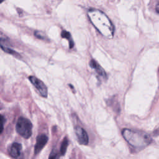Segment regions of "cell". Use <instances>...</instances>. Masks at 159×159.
Returning a JSON list of instances; mask_svg holds the SVG:
<instances>
[{"label":"cell","mask_w":159,"mask_h":159,"mask_svg":"<svg viewBox=\"0 0 159 159\" xmlns=\"http://www.w3.org/2000/svg\"><path fill=\"white\" fill-rule=\"evenodd\" d=\"M21 149L22 145L19 143L14 142L10 147L9 149V152L10 155L13 158H17L20 154Z\"/></svg>","instance_id":"obj_8"},{"label":"cell","mask_w":159,"mask_h":159,"mask_svg":"<svg viewBox=\"0 0 159 159\" xmlns=\"http://www.w3.org/2000/svg\"><path fill=\"white\" fill-rule=\"evenodd\" d=\"M88 17L94 27L104 37L111 39L114 35V27L109 17L101 11L90 9L88 12Z\"/></svg>","instance_id":"obj_1"},{"label":"cell","mask_w":159,"mask_h":159,"mask_svg":"<svg viewBox=\"0 0 159 159\" xmlns=\"http://www.w3.org/2000/svg\"><path fill=\"white\" fill-rule=\"evenodd\" d=\"M29 80L30 81V83L34 86V87L38 90L40 94L42 97H44V98L47 97V94H48L47 88L42 81H41L40 79L34 76H29Z\"/></svg>","instance_id":"obj_4"},{"label":"cell","mask_w":159,"mask_h":159,"mask_svg":"<svg viewBox=\"0 0 159 159\" xmlns=\"http://www.w3.org/2000/svg\"><path fill=\"white\" fill-rule=\"evenodd\" d=\"M122 134L127 143L135 149H142L152 142L151 137L146 133L128 129H124Z\"/></svg>","instance_id":"obj_2"},{"label":"cell","mask_w":159,"mask_h":159,"mask_svg":"<svg viewBox=\"0 0 159 159\" xmlns=\"http://www.w3.org/2000/svg\"><path fill=\"white\" fill-rule=\"evenodd\" d=\"M75 132L77 137L78 142L80 145H88L89 142L88 135L83 128L80 126H76L75 128Z\"/></svg>","instance_id":"obj_5"},{"label":"cell","mask_w":159,"mask_h":159,"mask_svg":"<svg viewBox=\"0 0 159 159\" xmlns=\"http://www.w3.org/2000/svg\"><path fill=\"white\" fill-rule=\"evenodd\" d=\"M3 41L4 40H0V47H1V48L2 49V50H4L5 52L6 53H10V54H12L13 55H16L17 57L18 56V53L15 52L14 50H13L12 49L10 48L9 47H8L7 46L5 45L3 43Z\"/></svg>","instance_id":"obj_9"},{"label":"cell","mask_w":159,"mask_h":159,"mask_svg":"<svg viewBox=\"0 0 159 159\" xmlns=\"http://www.w3.org/2000/svg\"><path fill=\"white\" fill-rule=\"evenodd\" d=\"M5 119L2 116H0V134L2 133L4 129V123Z\"/></svg>","instance_id":"obj_13"},{"label":"cell","mask_w":159,"mask_h":159,"mask_svg":"<svg viewBox=\"0 0 159 159\" xmlns=\"http://www.w3.org/2000/svg\"><path fill=\"white\" fill-rule=\"evenodd\" d=\"M68 145V140L66 137H65L60 146V155H64L65 154Z\"/></svg>","instance_id":"obj_10"},{"label":"cell","mask_w":159,"mask_h":159,"mask_svg":"<svg viewBox=\"0 0 159 159\" xmlns=\"http://www.w3.org/2000/svg\"><path fill=\"white\" fill-rule=\"evenodd\" d=\"M5 1V0H0V4H1V2H2L3 1Z\"/></svg>","instance_id":"obj_17"},{"label":"cell","mask_w":159,"mask_h":159,"mask_svg":"<svg viewBox=\"0 0 159 159\" xmlns=\"http://www.w3.org/2000/svg\"><path fill=\"white\" fill-rule=\"evenodd\" d=\"M35 37H37L38 39H42V40H47V37H46L45 34L40 31H35Z\"/></svg>","instance_id":"obj_12"},{"label":"cell","mask_w":159,"mask_h":159,"mask_svg":"<svg viewBox=\"0 0 159 159\" xmlns=\"http://www.w3.org/2000/svg\"><path fill=\"white\" fill-rule=\"evenodd\" d=\"M155 11L157 12V13L159 14V1L157 2V3L155 6Z\"/></svg>","instance_id":"obj_16"},{"label":"cell","mask_w":159,"mask_h":159,"mask_svg":"<svg viewBox=\"0 0 159 159\" xmlns=\"http://www.w3.org/2000/svg\"><path fill=\"white\" fill-rule=\"evenodd\" d=\"M48 141V137L44 134L39 135L36 139V143L34 147V153L35 155H37L42 148L45 147Z\"/></svg>","instance_id":"obj_6"},{"label":"cell","mask_w":159,"mask_h":159,"mask_svg":"<svg viewBox=\"0 0 159 159\" xmlns=\"http://www.w3.org/2000/svg\"><path fill=\"white\" fill-rule=\"evenodd\" d=\"M32 124L31 122L23 117L18 119L16 125L17 132L24 139H29L32 135Z\"/></svg>","instance_id":"obj_3"},{"label":"cell","mask_w":159,"mask_h":159,"mask_svg":"<svg viewBox=\"0 0 159 159\" xmlns=\"http://www.w3.org/2000/svg\"><path fill=\"white\" fill-rule=\"evenodd\" d=\"M58 157V155L57 152H55L54 151H53L49 156V158H57Z\"/></svg>","instance_id":"obj_14"},{"label":"cell","mask_w":159,"mask_h":159,"mask_svg":"<svg viewBox=\"0 0 159 159\" xmlns=\"http://www.w3.org/2000/svg\"><path fill=\"white\" fill-rule=\"evenodd\" d=\"M7 37L0 31V40H6Z\"/></svg>","instance_id":"obj_15"},{"label":"cell","mask_w":159,"mask_h":159,"mask_svg":"<svg viewBox=\"0 0 159 159\" xmlns=\"http://www.w3.org/2000/svg\"><path fill=\"white\" fill-rule=\"evenodd\" d=\"M89 65L90 66L94 69L95 70V71L96 72V73L101 76V78L106 79L107 77L106 73L105 72V71L103 70V68L98 64V62H96L94 60H91L89 62Z\"/></svg>","instance_id":"obj_7"},{"label":"cell","mask_w":159,"mask_h":159,"mask_svg":"<svg viewBox=\"0 0 159 159\" xmlns=\"http://www.w3.org/2000/svg\"><path fill=\"white\" fill-rule=\"evenodd\" d=\"M61 37L66 38V39H67V40H68L69 44H70V48L73 47L74 43H73V39H72V38L71 37L70 34L68 32L65 31V30H63L61 32Z\"/></svg>","instance_id":"obj_11"}]
</instances>
